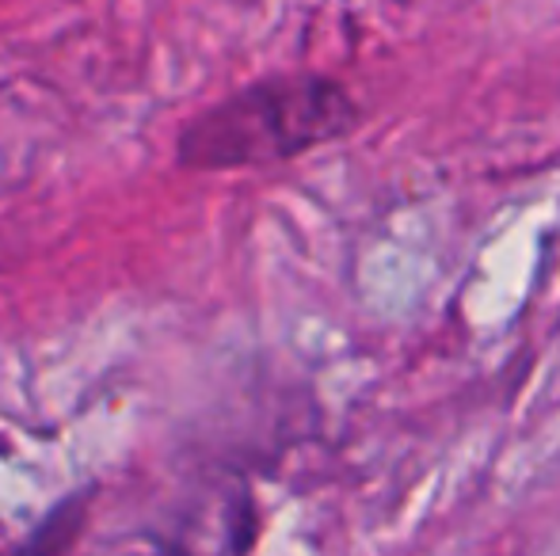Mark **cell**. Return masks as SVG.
<instances>
[{
  "instance_id": "obj_1",
  "label": "cell",
  "mask_w": 560,
  "mask_h": 556,
  "mask_svg": "<svg viewBox=\"0 0 560 556\" xmlns=\"http://www.w3.org/2000/svg\"><path fill=\"white\" fill-rule=\"evenodd\" d=\"M359 107L328 76H271L233 92L184 127L176 156L195 171L264 168L343 138Z\"/></svg>"
}]
</instances>
